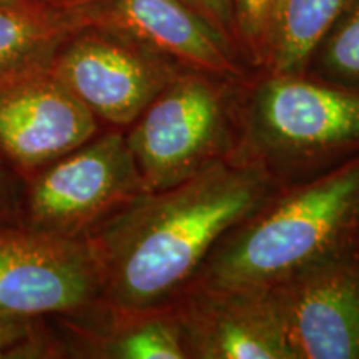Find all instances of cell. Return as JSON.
<instances>
[{"label":"cell","mask_w":359,"mask_h":359,"mask_svg":"<svg viewBox=\"0 0 359 359\" xmlns=\"http://www.w3.org/2000/svg\"><path fill=\"white\" fill-rule=\"evenodd\" d=\"M80 25H93L142 43L183 69L228 80H245V65L183 0H72Z\"/></svg>","instance_id":"cell-11"},{"label":"cell","mask_w":359,"mask_h":359,"mask_svg":"<svg viewBox=\"0 0 359 359\" xmlns=\"http://www.w3.org/2000/svg\"><path fill=\"white\" fill-rule=\"evenodd\" d=\"M168 308L188 359H291L271 288L190 283Z\"/></svg>","instance_id":"cell-9"},{"label":"cell","mask_w":359,"mask_h":359,"mask_svg":"<svg viewBox=\"0 0 359 359\" xmlns=\"http://www.w3.org/2000/svg\"><path fill=\"white\" fill-rule=\"evenodd\" d=\"M25 180L0 156V226L22 224Z\"/></svg>","instance_id":"cell-18"},{"label":"cell","mask_w":359,"mask_h":359,"mask_svg":"<svg viewBox=\"0 0 359 359\" xmlns=\"http://www.w3.org/2000/svg\"><path fill=\"white\" fill-rule=\"evenodd\" d=\"M100 304L97 263L85 238L0 226V316L77 318Z\"/></svg>","instance_id":"cell-7"},{"label":"cell","mask_w":359,"mask_h":359,"mask_svg":"<svg viewBox=\"0 0 359 359\" xmlns=\"http://www.w3.org/2000/svg\"><path fill=\"white\" fill-rule=\"evenodd\" d=\"M353 0H275L263 72L308 74L314 53Z\"/></svg>","instance_id":"cell-13"},{"label":"cell","mask_w":359,"mask_h":359,"mask_svg":"<svg viewBox=\"0 0 359 359\" xmlns=\"http://www.w3.org/2000/svg\"><path fill=\"white\" fill-rule=\"evenodd\" d=\"M80 22L70 0L0 2V87L48 69Z\"/></svg>","instance_id":"cell-12"},{"label":"cell","mask_w":359,"mask_h":359,"mask_svg":"<svg viewBox=\"0 0 359 359\" xmlns=\"http://www.w3.org/2000/svg\"><path fill=\"white\" fill-rule=\"evenodd\" d=\"M273 6L275 0H233L240 55L253 72L266 67Z\"/></svg>","instance_id":"cell-15"},{"label":"cell","mask_w":359,"mask_h":359,"mask_svg":"<svg viewBox=\"0 0 359 359\" xmlns=\"http://www.w3.org/2000/svg\"><path fill=\"white\" fill-rule=\"evenodd\" d=\"M255 74L238 85L236 158L288 185L359 155V90L308 74Z\"/></svg>","instance_id":"cell-3"},{"label":"cell","mask_w":359,"mask_h":359,"mask_svg":"<svg viewBox=\"0 0 359 359\" xmlns=\"http://www.w3.org/2000/svg\"><path fill=\"white\" fill-rule=\"evenodd\" d=\"M0 2H17V0H0Z\"/></svg>","instance_id":"cell-19"},{"label":"cell","mask_w":359,"mask_h":359,"mask_svg":"<svg viewBox=\"0 0 359 359\" xmlns=\"http://www.w3.org/2000/svg\"><path fill=\"white\" fill-rule=\"evenodd\" d=\"M313 77L359 90V0H353L313 57Z\"/></svg>","instance_id":"cell-14"},{"label":"cell","mask_w":359,"mask_h":359,"mask_svg":"<svg viewBox=\"0 0 359 359\" xmlns=\"http://www.w3.org/2000/svg\"><path fill=\"white\" fill-rule=\"evenodd\" d=\"M240 55L233 0H183Z\"/></svg>","instance_id":"cell-17"},{"label":"cell","mask_w":359,"mask_h":359,"mask_svg":"<svg viewBox=\"0 0 359 359\" xmlns=\"http://www.w3.org/2000/svg\"><path fill=\"white\" fill-rule=\"evenodd\" d=\"M283 187L230 156L160 191H145L90 231L102 304L115 313L168 306L222 238Z\"/></svg>","instance_id":"cell-1"},{"label":"cell","mask_w":359,"mask_h":359,"mask_svg":"<svg viewBox=\"0 0 359 359\" xmlns=\"http://www.w3.org/2000/svg\"><path fill=\"white\" fill-rule=\"evenodd\" d=\"M359 233V155L278 188L218 241L191 283L271 288Z\"/></svg>","instance_id":"cell-2"},{"label":"cell","mask_w":359,"mask_h":359,"mask_svg":"<svg viewBox=\"0 0 359 359\" xmlns=\"http://www.w3.org/2000/svg\"><path fill=\"white\" fill-rule=\"evenodd\" d=\"M50 70L102 127L127 130L183 67L122 34L85 25L58 47Z\"/></svg>","instance_id":"cell-6"},{"label":"cell","mask_w":359,"mask_h":359,"mask_svg":"<svg viewBox=\"0 0 359 359\" xmlns=\"http://www.w3.org/2000/svg\"><path fill=\"white\" fill-rule=\"evenodd\" d=\"M240 82L183 69L125 130L147 191L175 187L235 156Z\"/></svg>","instance_id":"cell-4"},{"label":"cell","mask_w":359,"mask_h":359,"mask_svg":"<svg viewBox=\"0 0 359 359\" xmlns=\"http://www.w3.org/2000/svg\"><path fill=\"white\" fill-rule=\"evenodd\" d=\"M103 128L50 67L0 87V156L24 180Z\"/></svg>","instance_id":"cell-10"},{"label":"cell","mask_w":359,"mask_h":359,"mask_svg":"<svg viewBox=\"0 0 359 359\" xmlns=\"http://www.w3.org/2000/svg\"><path fill=\"white\" fill-rule=\"evenodd\" d=\"M145 191L125 130L103 128L25 180L22 224L50 235L87 238Z\"/></svg>","instance_id":"cell-5"},{"label":"cell","mask_w":359,"mask_h":359,"mask_svg":"<svg viewBox=\"0 0 359 359\" xmlns=\"http://www.w3.org/2000/svg\"><path fill=\"white\" fill-rule=\"evenodd\" d=\"M0 358H55L47 320L0 316Z\"/></svg>","instance_id":"cell-16"},{"label":"cell","mask_w":359,"mask_h":359,"mask_svg":"<svg viewBox=\"0 0 359 359\" xmlns=\"http://www.w3.org/2000/svg\"><path fill=\"white\" fill-rule=\"evenodd\" d=\"M271 291L291 359H359V233Z\"/></svg>","instance_id":"cell-8"}]
</instances>
